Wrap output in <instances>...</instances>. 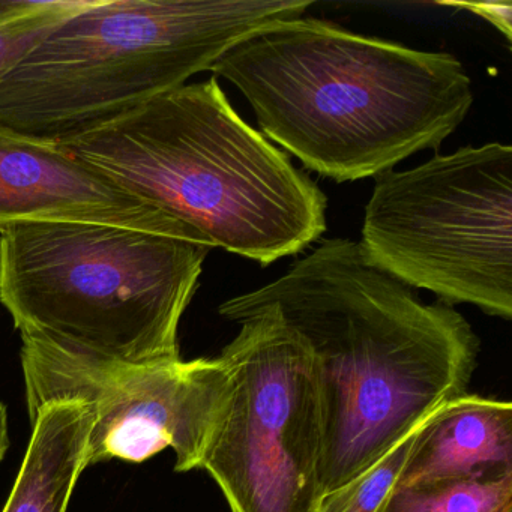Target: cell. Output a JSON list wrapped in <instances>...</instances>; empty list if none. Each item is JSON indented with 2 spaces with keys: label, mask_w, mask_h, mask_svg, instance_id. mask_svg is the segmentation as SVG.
I'll return each instance as SVG.
<instances>
[{
  "label": "cell",
  "mask_w": 512,
  "mask_h": 512,
  "mask_svg": "<svg viewBox=\"0 0 512 512\" xmlns=\"http://www.w3.org/2000/svg\"><path fill=\"white\" fill-rule=\"evenodd\" d=\"M256 310L274 311L313 358L322 496L466 394L478 365V335L457 310L424 304L349 239L322 242L274 283L218 308L232 322Z\"/></svg>",
  "instance_id": "6da1fadb"
},
{
  "label": "cell",
  "mask_w": 512,
  "mask_h": 512,
  "mask_svg": "<svg viewBox=\"0 0 512 512\" xmlns=\"http://www.w3.org/2000/svg\"><path fill=\"white\" fill-rule=\"evenodd\" d=\"M209 71L242 92L268 139L337 182L439 148L473 104L472 82L451 53L302 17L248 35Z\"/></svg>",
  "instance_id": "7a4b0ae2"
},
{
  "label": "cell",
  "mask_w": 512,
  "mask_h": 512,
  "mask_svg": "<svg viewBox=\"0 0 512 512\" xmlns=\"http://www.w3.org/2000/svg\"><path fill=\"white\" fill-rule=\"evenodd\" d=\"M59 143L209 248L263 266L301 253L326 230L323 191L235 112L217 77Z\"/></svg>",
  "instance_id": "3957f363"
},
{
  "label": "cell",
  "mask_w": 512,
  "mask_h": 512,
  "mask_svg": "<svg viewBox=\"0 0 512 512\" xmlns=\"http://www.w3.org/2000/svg\"><path fill=\"white\" fill-rule=\"evenodd\" d=\"M296 0H92L0 80V125L61 142L166 94Z\"/></svg>",
  "instance_id": "277c9868"
},
{
  "label": "cell",
  "mask_w": 512,
  "mask_h": 512,
  "mask_svg": "<svg viewBox=\"0 0 512 512\" xmlns=\"http://www.w3.org/2000/svg\"><path fill=\"white\" fill-rule=\"evenodd\" d=\"M209 250L106 224H11L0 230V304L20 334L73 355L173 361Z\"/></svg>",
  "instance_id": "5b68a950"
},
{
  "label": "cell",
  "mask_w": 512,
  "mask_h": 512,
  "mask_svg": "<svg viewBox=\"0 0 512 512\" xmlns=\"http://www.w3.org/2000/svg\"><path fill=\"white\" fill-rule=\"evenodd\" d=\"M359 244L406 286L511 320V146H466L380 173Z\"/></svg>",
  "instance_id": "8992f818"
},
{
  "label": "cell",
  "mask_w": 512,
  "mask_h": 512,
  "mask_svg": "<svg viewBox=\"0 0 512 512\" xmlns=\"http://www.w3.org/2000/svg\"><path fill=\"white\" fill-rule=\"evenodd\" d=\"M233 322L241 331L220 355L229 401L200 469L232 512H316L323 430L310 350L274 311Z\"/></svg>",
  "instance_id": "52a82bcc"
},
{
  "label": "cell",
  "mask_w": 512,
  "mask_h": 512,
  "mask_svg": "<svg viewBox=\"0 0 512 512\" xmlns=\"http://www.w3.org/2000/svg\"><path fill=\"white\" fill-rule=\"evenodd\" d=\"M29 418L53 403H79L92 415L88 464L143 463L173 449L176 472L202 467L223 418L230 376L218 358L98 361L22 335Z\"/></svg>",
  "instance_id": "ba28073f"
},
{
  "label": "cell",
  "mask_w": 512,
  "mask_h": 512,
  "mask_svg": "<svg viewBox=\"0 0 512 512\" xmlns=\"http://www.w3.org/2000/svg\"><path fill=\"white\" fill-rule=\"evenodd\" d=\"M17 223L106 224L206 245L194 230L61 143L0 125V230Z\"/></svg>",
  "instance_id": "9c48e42d"
},
{
  "label": "cell",
  "mask_w": 512,
  "mask_h": 512,
  "mask_svg": "<svg viewBox=\"0 0 512 512\" xmlns=\"http://www.w3.org/2000/svg\"><path fill=\"white\" fill-rule=\"evenodd\" d=\"M505 475H512V404L466 392L425 419L397 487Z\"/></svg>",
  "instance_id": "30bf717a"
},
{
  "label": "cell",
  "mask_w": 512,
  "mask_h": 512,
  "mask_svg": "<svg viewBox=\"0 0 512 512\" xmlns=\"http://www.w3.org/2000/svg\"><path fill=\"white\" fill-rule=\"evenodd\" d=\"M32 437L2 512H67L88 464L92 415L79 403H53L31 418Z\"/></svg>",
  "instance_id": "8fae6325"
},
{
  "label": "cell",
  "mask_w": 512,
  "mask_h": 512,
  "mask_svg": "<svg viewBox=\"0 0 512 512\" xmlns=\"http://www.w3.org/2000/svg\"><path fill=\"white\" fill-rule=\"evenodd\" d=\"M512 475L397 487L377 512H511Z\"/></svg>",
  "instance_id": "7c38bea8"
},
{
  "label": "cell",
  "mask_w": 512,
  "mask_h": 512,
  "mask_svg": "<svg viewBox=\"0 0 512 512\" xmlns=\"http://www.w3.org/2000/svg\"><path fill=\"white\" fill-rule=\"evenodd\" d=\"M92 0H0V80Z\"/></svg>",
  "instance_id": "4fadbf2b"
},
{
  "label": "cell",
  "mask_w": 512,
  "mask_h": 512,
  "mask_svg": "<svg viewBox=\"0 0 512 512\" xmlns=\"http://www.w3.org/2000/svg\"><path fill=\"white\" fill-rule=\"evenodd\" d=\"M433 415V413H431ZM425 422V421H424ZM422 422V424H424ZM421 425L392 446L370 469L320 497L316 512H377L400 481Z\"/></svg>",
  "instance_id": "5bb4252c"
},
{
  "label": "cell",
  "mask_w": 512,
  "mask_h": 512,
  "mask_svg": "<svg viewBox=\"0 0 512 512\" xmlns=\"http://www.w3.org/2000/svg\"><path fill=\"white\" fill-rule=\"evenodd\" d=\"M446 7L466 8L470 13L490 22L494 28L502 32L503 37L511 43L512 37V5L509 2H484V4H469V2H443Z\"/></svg>",
  "instance_id": "9a60e30c"
},
{
  "label": "cell",
  "mask_w": 512,
  "mask_h": 512,
  "mask_svg": "<svg viewBox=\"0 0 512 512\" xmlns=\"http://www.w3.org/2000/svg\"><path fill=\"white\" fill-rule=\"evenodd\" d=\"M8 446H10V437H8L7 406L0 401V461L4 460Z\"/></svg>",
  "instance_id": "2e32d148"
}]
</instances>
